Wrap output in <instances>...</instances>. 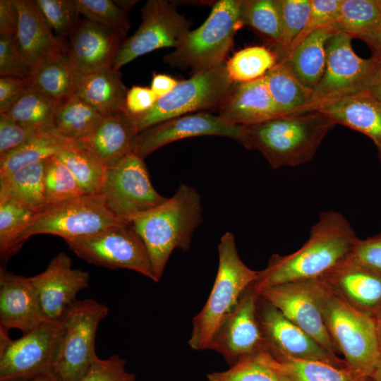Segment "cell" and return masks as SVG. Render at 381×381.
Listing matches in <instances>:
<instances>
[{
    "label": "cell",
    "instance_id": "obj_51",
    "mask_svg": "<svg viewBox=\"0 0 381 381\" xmlns=\"http://www.w3.org/2000/svg\"><path fill=\"white\" fill-rule=\"evenodd\" d=\"M157 100L150 87L133 86L128 90L126 99L127 112L138 115L150 109Z\"/></svg>",
    "mask_w": 381,
    "mask_h": 381
},
{
    "label": "cell",
    "instance_id": "obj_18",
    "mask_svg": "<svg viewBox=\"0 0 381 381\" xmlns=\"http://www.w3.org/2000/svg\"><path fill=\"white\" fill-rule=\"evenodd\" d=\"M201 135L226 137L242 145L244 126L226 123L219 116L207 113L186 114L141 131L134 152L144 159L172 142Z\"/></svg>",
    "mask_w": 381,
    "mask_h": 381
},
{
    "label": "cell",
    "instance_id": "obj_60",
    "mask_svg": "<svg viewBox=\"0 0 381 381\" xmlns=\"http://www.w3.org/2000/svg\"><path fill=\"white\" fill-rule=\"evenodd\" d=\"M377 150H378L379 155H380V160H381V147L377 149Z\"/></svg>",
    "mask_w": 381,
    "mask_h": 381
},
{
    "label": "cell",
    "instance_id": "obj_3",
    "mask_svg": "<svg viewBox=\"0 0 381 381\" xmlns=\"http://www.w3.org/2000/svg\"><path fill=\"white\" fill-rule=\"evenodd\" d=\"M334 126L317 111L280 116L243 126L242 145L260 152L272 169L296 167L314 157L324 138Z\"/></svg>",
    "mask_w": 381,
    "mask_h": 381
},
{
    "label": "cell",
    "instance_id": "obj_34",
    "mask_svg": "<svg viewBox=\"0 0 381 381\" xmlns=\"http://www.w3.org/2000/svg\"><path fill=\"white\" fill-rule=\"evenodd\" d=\"M104 116L74 95L58 103L52 128L68 140L78 141L87 136Z\"/></svg>",
    "mask_w": 381,
    "mask_h": 381
},
{
    "label": "cell",
    "instance_id": "obj_2",
    "mask_svg": "<svg viewBox=\"0 0 381 381\" xmlns=\"http://www.w3.org/2000/svg\"><path fill=\"white\" fill-rule=\"evenodd\" d=\"M202 212L198 190L181 183L172 197L133 220L147 250L156 282L175 249L189 250L193 234L202 222Z\"/></svg>",
    "mask_w": 381,
    "mask_h": 381
},
{
    "label": "cell",
    "instance_id": "obj_16",
    "mask_svg": "<svg viewBox=\"0 0 381 381\" xmlns=\"http://www.w3.org/2000/svg\"><path fill=\"white\" fill-rule=\"evenodd\" d=\"M258 297L253 284L221 322L211 341L209 349L222 355L230 366L242 357L266 349L258 317Z\"/></svg>",
    "mask_w": 381,
    "mask_h": 381
},
{
    "label": "cell",
    "instance_id": "obj_21",
    "mask_svg": "<svg viewBox=\"0 0 381 381\" xmlns=\"http://www.w3.org/2000/svg\"><path fill=\"white\" fill-rule=\"evenodd\" d=\"M47 320L38 293L30 277L0 267V327L18 329L23 334Z\"/></svg>",
    "mask_w": 381,
    "mask_h": 381
},
{
    "label": "cell",
    "instance_id": "obj_5",
    "mask_svg": "<svg viewBox=\"0 0 381 381\" xmlns=\"http://www.w3.org/2000/svg\"><path fill=\"white\" fill-rule=\"evenodd\" d=\"M317 300L327 332L347 368L370 377L381 355L374 319L334 295L320 278Z\"/></svg>",
    "mask_w": 381,
    "mask_h": 381
},
{
    "label": "cell",
    "instance_id": "obj_37",
    "mask_svg": "<svg viewBox=\"0 0 381 381\" xmlns=\"http://www.w3.org/2000/svg\"><path fill=\"white\" fill-rule=\"evenodd\" d=\"M241 19L276 49L282 46V26L277 0H243Z\"/></svg>",
    "mask_w": 381,
    "mask_h": 381
},
{
    "label": "cell",
    "instance_id": "obj_24",
    "mask_svg": "<svg viewBox=\"0 0 381 381\" xmlns=\"http://www.w3.org/2000/svg\"><path fill=\"white\" fill-rule=\"evenodd\" d=\"M13 1L19 14L16 38L32 73L42 65L65 55L67 48L54 35L35 1Z\"/></svg>",
    "mask_w": 381,
    "mask_h": 381
},
{
    "label": "cell",
    "instance_id": "obj_32",
    "mask_svg": "<svg viewBox=\"0 0 381 381\" xmlns=\"http://www.w3.org/2000/svg\"><path fill=\"white\" fill-rule=\"evenodd\" d=\"M267 353L271 364L285 381H373L370 377L349 368Z\"/></svg>",
    "mask_w": 381,
    "mask_h": 381
},
{
    "label": "cell",
    "instance_id": "obj_55",
    "mask_svg": "<svg viewBox=\"0 0 381 381\" xmlns=\"http://www.w3.org/2000/svg\"><path fill=\"white\" fill-rule=\"evenodd\" d=\"M361 40H363L371 50L372 57L381 61V22Z\"/></svg>",
    "mask_w": 381,
    "mask_h": 381
},
{
    "label": "cell",
    "instance_id": "obj_1",
    "mask_svg": "<svg viewBox=\"0 0 381 381\" xmlns=\"http://www.w3.org/2000/svg\"><path fill=\"white\" fill-rule=\"evenodd\" d=\"M353 228L339 212H322L309 237L296 251L273 254L259 270L254 289L259 292L279 284L318 279L351 255L358 241Z\"/></svg>",
    "mask_w": 381,
    "mask_h": 381
},
{
    "label": "cell",
    "instance_id": "obj_23",
    "mask_svg": "<svg viewBox=\"0 0 381 381\" xmlns=\"http://www.w3.org/2000/svg\"><path fill=\"white\" fill-rule=\"evenodd\" d=\"M140 131L128 112L104 116L92 131L75 141L107 169L134 152Z\"/></svg>",
    "mask_w": 381,
    "mask_h": 381
},
{
    "label": "cell",
    "instance_id": "obj_10",
    "mask_svg": "<svg viewBox=\"0 0 381 381\" xmlns=\"http://www.w3.org/2000/svg\"><path fill=\"white\" fill-rule=\"evenodd\" d=\"M65 241L75 255L89 263L109 269L133 270L156 282L146 247L132 223Z\"/></svg>",
    "mask_w": 381,
    "mask_h": 381
},
{
    "label": "cell",
    "instance_id": "obj_36",
    "mask_svg": "<svg viewBox=\"0 0 381 381\" xmlns=\"http://www.w3.org/2000/svg\"><path fill=\"white\" fill-rule=\"evenodd\" d=\"M58 102L30 85L0 114L23 126L40 131L53 129L52 121Z\"/></svg>",
    "mask_w": 381,
    "mask_h": 381
},
{
    "label": "cell",
    "instance_id": "obj_56",
    "mask_svg": "<svg viewBox=\"0 0 381 381\" xmlns=\"http://www.w3.org/2000/svg\"><path fill=\"white\" fill-rule=\"evenodd\" d=\"M368 90L381 99V61H379L375 76Z\"/></svg>",
    "mask_w": 381,
    "mask_h": 381
},
{
    "label": "cell",
    "instance_id": "obj_4",
    "mask_svg": "<svg viewBox=\"0 0 381 381\" xmlns=\"http://www.w3.org/2000/svg\"><path fill=\"white\" fill-rule=\"evenodd\" d=\"M217 250L219 265L212 289L204 307L193 319L188 344L194 350L209 349L221 322L258 277L259 271L249 268L241 260L231 232L222 235Z\"/></svg>",
    "mask_w": 381,
    "mask_h": 381
},
{
    "label": "cell",
    "instance_id": "obj_50",
    "mask_svg": "<svg viewBox=\"0 0 381 381\" xmlns=\"http://www.w3.org/2000/svg\"><path fill=\"white\" fill-rule=\"evenodd\" d=\"M351 255L360 262L381 272V234L365 239L358 238Z\"/></svg>",
    "mask_w": 381,
    "mask_h": 381
},
{
    "label": "cell",
    "instance_id": "obj_7",
    "mask_svg": "<svg viewBox=\"0 0 381 381\" xmlns=\"http://www.w3.org/2000/svg\"><path fill=\"white\" fill-rule=\"evenodd\" d=\"M108 308L95 300H78L61 321V333L52 372L61 381H80L98 358L95 337Z\"/></svg>",
    "mask_w": 381,
    "mask_h": 381
},
{
    "label": "cell",
    "instance_id": "obj_15",
    "mask_svg": "<svg viewBox=\"0 0 381 381\" xmlns=\"http://www.w3.org/2000/svg\"><path fill=\"white\" fill-rule=\"evenodd\" d=\"M258 317L265 341V349L272 356L319 361L339 368H347L344 359L324 348L260 295Z\"/></svg>",
    "mask_w": 381,
    "mask_h": 381
},
{
    "label": "cell",
    "instance_id": "obj_22",
    "mask_svg": "<svg viewBox=\"0 0 381 381\" xmlns=\"http://www.w3.org/2000/svg\"><path fill=\"white\" fill-rule=\"evenodd\" d=\"M126 35L87 19L80 20L70 37L68 58L81 73L111 69Z\"/></svg>",
    "mask_w": 381,
    "mask_h": 381
},
{
    "label": "cell",
    "instance_id": "obj_52",
    "mask_svg": "<svg viewBox=\"0 0 381 381\" xmlns=\"http://www.w3.org/2000/svg\"><path fill=\"white\" fill-rule=\"evenodd\" d=\"M29 87V80L14 77H0V111L5 110Z\"/></svg>",
    "mask_w": 381,
    "mask_h": 381
},
{
    "label": "cell",
    "instance_id": "obj_54",
    "mask_svg": "<svg viewBox=\"0 0 381 381\" xmlns=\"http://www.w3.org/2000/svg\"><path fill=\"white\" fill-rule=\"evenodd\" d=\"M179 81L165 74H155L151 82V90L157 99L170 93L178 84Z\"/></svg>",
    "mask_w": 381,
    "mask_h": 381
},
{
    "label": "cell",
    "instance_id": "obj_19",
    "mask_svg": "<svg viewBox=\"0 0 381 381\" xmlns=\"http://www.w3.org/2000/svg\"><path fill=\"white\" fill-rule=\"evenodd\" d=\"M88 272L72 267L68 255L59 253L41 273L30 277L47 320L59 322L89 286Z\"/></svg>",
    "mask_w": 381,
    "mask_h": 381
},
{
    "label": "cell",
    "instance_id": "obj_41",
    "mask_svg": "<svg viewBox=\"0 0 381 381\" xmlns=\"http://www.w3.org/2000/svg\"><path fill=\"white\" fill-rule=\"evenodd\" d=\"M35 213L13 201L0 202V255L2 261L6 262L20 250V236L30 224Z\"/></svg>",
    "mask_w": 381,
    "mask_h": 381
},
{
    "label": "cell",
    "instance_id": "obj_42",
    "mask_svg": "<svg viewBox=\"0 0 381 381\" xmlns=\"http://www.w3.org/2000/svg\"><path fill=\"white\" fill-rule=\"evenodd\" d=\"M44 187L46 206L84 195L73 174L56 155L47 160Z\"/></svg>",
    "mask_w": 381,
    "mask_h": 381
},
{
    "label": "cell",
    "instance_id": "obj_44",
    "mask_svg": "<svg viewBox=\"0 0 381 381\" xmlns=\"http://www.w3.org/2000/svg\"><path fill=\"white\" fill-rule=\"evenodd\" d=\"M85 19L109 29L127 33L130 20L127 11L112 0H74Z\"/></svg>",
    "mask_w": 381,
    "mask_h": 381
},
{
    "label": "cell",
    "instance_id": "obj_47",
    "mask_svg": "<svg viewBox=\"0 0 381 381\" xmlns=\"http://www.w3.org/2000/svg\"><path fill=\"white\" fill-rule=\"evenodd\" d=\"M126 363L116 354L107 359L98 357L80 381H135L136 376L126 370Z\"/></svg>",
    "mask_w": 381,
    "mask_h": 381
},
{
    "label": "cell",
    "instance_id": "obj_13",
    "mask_svg": "<svg viewBox=\"0 0 381 381\" xmlns=\"http://www.w3.org/2000/svg\"><path fill=\"white\" fill-rule=\"evenodd\" d=\"M142 23L130 37L124 40L111 69H119L138 56L164 47L175 48L190 31V23L180 14L173 3L149 0L141 9Z\"/></svg>",
    "mask_w": 381,
    "mask_h": 381
},
{
    "label": "cell",
    "instance_id": "obj_43",
    "mask_svg": "<svg viewBox=\"0 0 381 381\" xmlns=\"http://www.w3.org/2000/svg\"><path fill=\"white\" fill-rule=\"evenodd\" d=\"M280 11L282 40L278 61L289 54L293 42L302 32L308 19L311 0H277Z\"/></svg>",
    "mask_w": 381,
    "mask_h": 381
},
{
    "label": "cell",
    "instance_id": "obj_14",
    "mask_svg": "<svg viewBox=\"0 0 381 381\" xmlns=\"http://www.w3.org/2000/svg\"><path fill=\"white\" fill-rule=\"evenodd\" d=\"M61 322L46 321L0 351V381H27L52 372Z\"/></svg>",
    "mask_w": 381,
    "mask_h": 381
},
{
    "label": "cell",
    "instance_id": "obj_58",
    "mask_svg": "<svg viewBox=\"0 0 381 381\" xmlns=\"http://www.w3.org/2000/svg\"><path fill=\"white\" fill-rule=\"evenodd\" d=\"M375 329L377 334V338L378 341L379 348L381 352V308L375 318H374Z\"/></svg>",
    "mask_w": 381,
    "mask_h": 381
},
{
    "label": "cell",
    "instance_id": "obj_6",
    "mask_svg": "<svg viewBox=\"0 0 381 381\" xmlns=\"http://www.w3.org/2000/svg\"><path fill=\"white\" fill-rule=\"evenodd\" d=\"M243 0L217 1L198 28L189 31L174 51L163 57L172 67L190 68L193 74L224 63L236 30L243 25Z\"/></svg>",
    "mask_w": 381,
    "mask_h": 381
},
{
    "label": "cell",
    "instance_id": "obj_59",
    "mask_svg": "<svg viewBox=\"0 0 381 381\" xmlns=\"http://www.w3.org/2000/svg\"><path fill=\"white\" fill-rule=\"evenodd\" d=\"M370 377L373 381H381V355L378 361L370 375Z\"/></svg>",
    "mask_w": 381,
    "mask_h": 381
},
{
    "label": "cell",
    "instance_id": "obj_57",
    "mask_svg": "<svg viewBox=\"0 0 381 381\" xmlns=\"http://www.w3.org/2000/svg\"><path fill=\"white\" fill-rule=\"evenodd\" d=\"M27 381H61L53 372L41 375Z\"/></svg>",
    "mask_w": 381,
    "mask_h": 381
},
{
    "label": "cell",
    "instance_id": "obj_12",
    "mask_svg": "<svg viewBox=\"0 0 381 381\" xmlns=\"http://www.w3.org/2000/svg\"><path fill=\"white\" fill-rule=\"evenodd\" d=\"M352 39L337 32L327 41L325 68L313 88L311 111L322 102L369 90L379 61L359 57L352 49Z\"/></svg>",
    "mask_w": 381,
    "mask_h": 381
},
{
    "label": "cell",
    "instance_id": "obj_46",
    "mask_svg": "<svg viewBox=\"0 0 381 381\" xmlns=\"http://www.w3.org/2000/svg\"><path fill=\"white\" fill-rule=\"evenodd\" d=\"M31 73L16 37L0 36V76L28 80Z\"/></svg>",
    "mask_w": 381,
    "mask_h": 381
},
{
    "label": "cell",
    "instance_id": "obj_53",
    "mask_svg": "<svg viewBox=\"0 0 381 381\" xmlns=\"http://www.w3.org/2000/svg\"><path fill=\"white\" fill-rule=\"evenodd\" d=\"M19 23L18 8L13 0H0V36H17Z\"/></svg>",
    "mask_w": 381,
    "mask_h": 381
},
{
    "label": "cell",
    "instance_id": "obj_20",
    "mask_svg": "<svg viewBox=\"0 0 381 381\" xmlns=\"http://www.w3.org/2000/svg\"><path fill=\"white\" fill-rule=\"evenodd\" d=\"M320 279L340 299L375 318L381 308V272L351 255Z\"/></svg>",
    "mask_w": 381,
    "mask_h": 381
},
{
    "label": "cell",
    "instance_id": "obj_25",
    "mask_svg": "<svg viewBox=\"0 0 381 381\" xmlns=\"http://www.w3.org/2000/svg\"><path fill=\"white\" fill-rule=\"evenodd\" d=\"M332 123L368 136L381 147V99L364 90L322 102L315 107Z\"/></svg>",
    "mask_w": 381,
    "mask_h": 381
},
{
    "label": "cell",
    "instance_id": "obj_45",
    "mask_svg": "<svg viewBox=\"0 0 381 381\" xmlns=\"http://www.w3.org/2000/svg\"><path fill=\"white\" fill-rule=\"evenodd\" d=\"M35 3L52 30L61 36H72L80 22L74 0H35Z\"/></svg>",
    "mask_w": 381,
    "mask_h": 381
},
{
    "label": "cell",
    "instance_id": "obj_29",
    "mask_svg": "<svg viewBox=\"0 0 381 381\" xmlns=\"http://www.w3.org/2000/svg\"><path fill=\"white\" fill-rule=\"evenodd\" d=\"M264 78L279 116L311 111L313 89L303 84L284 63L278 61Z\"/></svg>",
    "mask_w": 381,
    "mask_h": 381
},
{
    "label": "cell",
    "instance_id": "obj_61",
    "mask_svg": "<svg viewBox=\"0 0 381 381\" xmlns=\"http://www.w3.org/2000/svg\"><path fill=\"white\" fill-rule=\"evenodd\" d=\"M377 2H378V4H379V5H380V6L381 8V0H377Z\"/></svg>",
    "mask_w": 381,
    "mask_h": 381
},
{
    "label": "cell",
    "instance_id": "obj_33",
    "mask_svg": "<svg viewBox=\"0 0 381 381\" xmlns=\"http://www.w3.org/2000/svg\"><path fill=\"white\" fill-rule=\"evenodd\" d=\"M80 74L66 53L32 71L29 85L59 103L75 95Z\"/></svg>",
    "mask_w": 381,
    "mask_h": 381
},
{
    "label": "cell",
    "instance_id": "obj_26",
    "mask_svg": "<svg viewBox=\"0 0 381 381\" xmlns=\"http://www.w3.org/2000/svg\"><path fill=\"white\" fill-rule=\"evenodd\" d=\"M218 110V116L223 121L239 126L255 125L280 116L264 77L234 83Z\"/></svg>",
    "mask_w": 381,
    "mask_h": 381
},
{
    "label": "cell",
    "instance_id": "obj_39",
    "mask_svg": "<svg viewBox=\"0 0 381 381\" xmlns=\"http://www.w3.org/2000/svg\"><path fill=\"white\" fill-rule=\"evenodd\" d=\"M277 62L274 51L263 46H252L235 53L226 67L231 81L241 83L264 77Z\"/></svg>",
    "mask_w": 381,
    "mask_h": 381
},
{
    "label": "cell",
    "instance_id": "obj_28",
    "mask_svg": "<svg viewBox=\"0 0 381 381\" xmlns=\"http://www.w3.org/2000/svg\"><path fill=\"white\" fill-rule=\"evenodd\" d=\"M335 33L329 25L320 28L279 61L284 63L303 84L313 89L325 71L327 41Z\"/></svg>",
    "mask_w": 381,
    "mask_h": 381
},
{
    "label": "cell",
    "instance_id": "obj_49",
    "mask_svg": "<svg viewBox=\"0 0 381 381\" xmlns=\"http://www.w3.org/2000/svg\"><path fill=\"white\" fill-rule=\"evenodd\" d=\"M40 131L0 114V157L18 147Z\"/></svg>",
    "mask_w": 381,
    "mask_h": 381
},
{
    "label": "cell",
    "instance_id": "obj_17",
    "mask_svg": "<svg viewBox=\"0 0 381 381\" xmlns=\"http://www.w3.org/2000/svg\"><path fill=\"white\" fill-rule=\"evenodd\" d=\"M318 278L284 283L258 293L324 348L337 354L318 303Z\"/></svg>",
    "mask_w": 381,
    "mask_h": 381
},
{
    "label": "cell",
    "instance_id": "obj_35",
    "mask_svg": "<svg viewBox=\"0 0 381 381\" xmlns=\"http://www.w3.org/2000/svg\"><path fill=\"white\" fill-rule=\"evenodd\" d=\"M381 22V8L377 0H342L334 17L327 25L336 33L361 39Z\"/></svg>",
    "mask_w": 381,
    "mask_h": 381
},
{
    "label": "cell",
    "instance_id": "obj_11",
    "mask_svg": "<svg viewBox=\"0 0 381 381\" xmlns=\"http://www.w3.org/2000/svg\"><path fill=\"white\" fill-rule=\"evenodd\" d=\"M143 159L133 152L107 169L100 193L114 214L127 223L167 198L153 187Z\"/></svg>",
    "mask_w": 381,
    "mask_h": 381
},
{
    "label": "cell",
    "instance_id": "obj_40",
    "mask_svg": "<svg viewBox=\"0 0 381 381\" xmlns=\"http://www.w3.org/2000/svg\"><path fill=\"white\" fill-rule=\"evenodd\" d=\"M207 381H285L271 364L265 349L238 359L224 371L207 375Z\"/></svg>",
    "mask_w": 381,
    "mask_h": 381
},
{
    "label": "cell",
    "instance_id": "obj_48",
    "mask_svg": "<svg viewBox=\"0 0 381 381\" xmlns=\"http://www.w3.org/2000/svg\"><path fill=\"white\" fill-rule=\"evenodd\" d=\"M341 1L342 0H311V8L306 25L293 42L289 52L312 32L327 25L334 17Z\"/></svg>",
    "mask_w": 381,
    "mask_h": 381
},
{
    "label": "cell",
    "instance_id": "obj_31",
    "mask_svg": "<svg viewBox=\"0 0 381 381\" xmlns=\"http://www.w3.org/2000/svg\"><path fill=\"white\" fill-rule=\"evenodd\" d=\"M73 142L54 129L41 131L18 147L0 157V178L25 166L56 156Z\"/></svg>",
    "mask_w": 381,
    "mask_h": 381
},
{
    "label": "cell",
    "instance_id": "obj_9",
    "mask_svg": "<svg viewBox=\"0 0 381 381\" xmlns=\"http://www.w3.org/2000/svg\"><path fill=\"white\" fill-rule=\"evenodd\" d=\"M234 83L226 64L193 74L179 81L168 95L157 99L145 112L131 115L140 133L162 122L199 110L219 109L229 95Z\"/></svg>",
    "mask_w": 381,
    "mask_h": 381
},
{
    "label": "cell",
    "instance_id": "obj_27",
    "mask_svg": "<svg viewBox=\"0 0 381 381\" xmlns=\"http://www.w3.org/2000/svg\"><path fill=\"white\" fill-rule=\"evenodd\" d=\"M128 89L119 71L112 69L81 73L75 95L104 116L127 112Z\"/></svg>",
    "mask_w": 381,
    "mask_h": 381
},
{
    "label": "cell",
    "instance_id": "obj_38",
    "mask_svg": "<svg viewBox=\"0 0 381 381\" xmlns=\"http://www.w3.org/2000/svg\"><path fill=\"white\" fill-rule=\"evenodd\" d=\"M56 157L77 180L84 195L100 194L107 169L75 141Z\"/></svg>",
    "mask_w": 381,
    "mask_h": 381
},
{
    "label": "cell",
    "instance_id": "obj_8",
    "mask_svg": "<svg viewBox=\"0 0 381 381\" xmlns=\"http://www.w3.org/2000/svg\"><path fill=\"white\" fill-rule=\"evenodd\" d=\"M124 224L128 223L114 214L102 194L83 195L35 212L18 242L21 247L36 234H52L64 240L85 237Z\"/></svg>",
    "mask_w": 381,
    "mask_h": 381
},
{
    "label": "cell",
    "instance_id": "obj_30",
    "mask_svg": "<svg viewBox=\"0 0 381 381\" xmlns=\"http://www.w3.org/2000/svg\"><path fill=\"white\" fill-rule=\"evenodd\" d=\"M47 159L0 178V202L13 201L35 212L43 209L46 206L44 177Z\"/></svg>",
    "mask_w": 381,
    "mask_h": 381
}]
</instances>
